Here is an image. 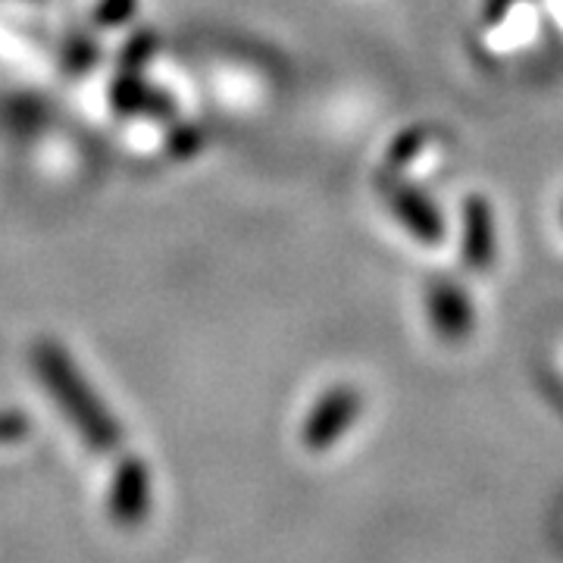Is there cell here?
<instances>
[{"instance_id": "6da1fadb", "label": "cell", "mask_w": 563, "mask_h": 563, "mask_svg": "<svg viewBox=\"0 0 563 563\" xmlns=\"http://www.w3.org/2000/svg\"><path fill=\"white\" fill-rule=\"evenodd\" d=\"M35 373H41L54 401L60 404L66 417L76 422L91 442L98 448L117 442V435H120L117 422H110L101 401L95 398L91 385H85L81 373L76 369V361L63 351L60 344L41 342L35 347Z\"/></svg>"}]
</instances>
